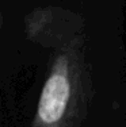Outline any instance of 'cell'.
Listing matches in <instances>:
<instances>
[{"label":"cell","mask_w":126,"mask_h":127,"mask_svg":"<svg viewBox=\"0 0 126 127\" xmlns=\"http://www.w3.org/2000/svg\"><path fill=\"white\" fill-rule=\"evenodd\" d=\"M85 42L73 34L58 45L35 108L33 127H76L87 95Z\"/></svg>","instance_id":"6da1fadb"}]
</instances>
